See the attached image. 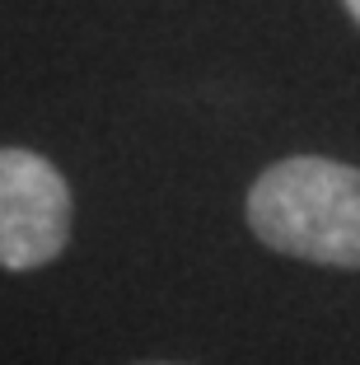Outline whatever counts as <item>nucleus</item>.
Segmentation results:
<instances>
[{"mask_svg": "<svg viewBox=\"0 0 360 365\" xmlns=\"http://www.w3.org/2000/svg\"><path fill=\"white\" fill-rule=\"evenodd\" d=\"M248 230L272 253L360 272V169L295 155L262 169L248 187Z\"/></svg>", "mask_w": 360, "mask_h": 365, "instance_id": "f257e3e1", "label": "nucleus"}, {"mask_svg": "<svg viewBox=\"0 0 360 365\" xmlns=\"http://www.w3.org/2000/svg\"><path fill=\"white\" fill-rule=\"evenodd\" d=\"M75 225L66 173L47 155L0 145V267L33 272L61 258Z\"/></svg>", "mask_w": 360, "mask_h": 365, "instance_id": "f03ea898", "label": "nucleus"}, {"mask_svg": "<svg viewBox=\"0 0 360 365\" xmlns=\"http://www.w3.org/2000/svg\"><path fill=\"white\" fill-rule=\"evenodd\" d=\"M341 5H346V14H351V19L360 24V0H341Z\"/></svg>", "mask_w": 360, "mask_h": 365, "instance_id": "7ed1b4c3", "label": "nucleus"}, {"mask_svg": "<svg viewBox=\"0 0 360 365\" xmlns=\"http://www.w3.org/2000/svg\"><path fill=\"white\" fill-rule=\"evenodd\" d=\"M131 365H187V361H131Z\"/></svg>", "mask_w": 360, "mask_h": 365, "instance_id": "20e7f679", "label": "nucleus"}]
</instances>
